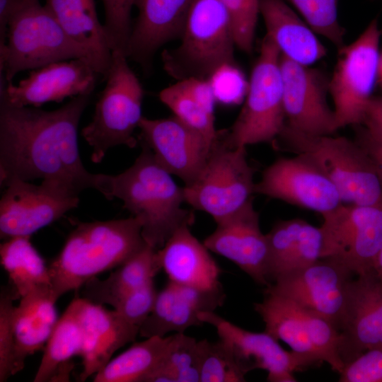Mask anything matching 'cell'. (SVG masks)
Here are the masks:
<instances>
[{
    "label": "cell",
    "mask_w": 382,
    "mask_h": 382,
    "mask_svg": "<svg viewBox=\"0 0 382 382\" xmlns=\"http://www.w3.org/2000/svg\"><path fill=\"white\" fill-rule=\"evenodd\" d=\"M90 94L74 97L53 110L18 107L0 100V176L3 185L13 179H42V183L79 197L97 189L98 174L81 160L78 127Z\"/></svg>",
    "instance_id": "1"
},
{
    "label": "cell",
    "mask_w": 382,
    "mask_h": 382,
    "mask_svg": "<svg viewBox=\"0 0 382 382\" xmlns=\"http://www.w3.org/2000/svg\"><path fill=\"white\" fill-rule=\"evenodd\" d=\"M134 163L116 175L99 174L97 190L105 197L118 198L123 207L141 222L145 242L156 250L179 228L191 226L192 211L183 207L180 187L146 146Z\"/></svg>",
    "instance_id": "2"
},
{
    "label": "cell",
    "mask_w": 382,
    "mask_h": 382,
    "mask_svg": "<svg viewBox=\"0 0 382 382\" xmlns=\"http://www.w3.org/2000/svg\"><path fill=\"white\" fill-rule=\"evenodd\" d=\"M141 222L135 217L80 223L48 266L58 299L98 274L117 267L146 244Z\"/></svg>",
    "instance_id": "3"
},
{
    "label": "cell",
    "mask_w": 382,
    "mask_h": 382,
    "mask_svg": "<svg viewBox=\"0 0 382 382\" xmlns=\"http://www.w3.org/2000/svg\"><path fill=\"white\" fill-rule=\"evenodd\" d=\"M273 145L310 160L333 183L342 203L382 205V187L375 166L355 140L308 134L285 124Z\"/></svg>",
    "instance_id": "4"
},
{
    "label": "cell",
    "mask_w": 382,
    "mask_h": 382,
    "mask_svg": "<svg viewBox=\"0 0 382 382\" xmlns=\"http://www.w3.org/2000/svg\"><path fill=\"white\" fill-rule=\"evenodd\" d=\"M180 38L161 54L163 69L177 81H209L223 66L236 65L233 25L221 0H194Z\"/></svg>",
    "instance_id": "5"
},
{
    "label": "cell",
    "mask_w": 382,
    "mask_h": 382,
    "mask_svg": "<svg viewBox=\"0 0 382 382\" xmlns=\"http://www.w3.org/2000/svg\"><path fill=\"white\" fill-rule=\"evenodd\" d=\"M82 57L91 61L88 52L67 35L40 0H21L0 48L1 84L13 82L23 71Z\"/></svg>",
    "instance_id": "6"
},
{
    "label": "cell",
    "mask_w": 382,
    "mask_h": 382,
    "mask_svg": "<svg viewBox=\"0 0 382 382\" xmlns=\"http://www.w3.org/2000/svg\"><path fill=\"white\" fill-rule=\"evenodd\" d=\"M281 53L265 35L252 69L244 103L229 129L219 131L218 138L231 148L272 143L285 125Z\"/></svg>",
    "instance_id": "7"
},
{
    "label": "cell",
    "mask_w": 382,
    "mask_h": 382,
    "mask_svg": "<svg viewBox=\"0 0 382 382\" xmlns=\"http://www.w3.org/2000/svg\"><path fill=\"white\" fill-rule=\"evenodd\" d=\"M127 55L112 51L106 83L96 103L92 120L81 134L92 148L91 160L97 163L113 146L133 148L134 137L142 118L143 87L127 62Z\"/></svg>",
    "instance_id": "8"
},
{
    "label": "cell",
    "mask_w": 382,
    "mask_h": 382,
    "mask_svg": "<svg viewBox=\"0 0 382 382\" xmlns=\"http://www.w3.org/2000/svg\"><path fill=\"white\" fill-rule=\"evenodd\" d=\"M254 176L246 147H228L217 135L199 174L183 186L185 204L208 214L218 224L253 200Z\"/></svg>",
    "instance_id": "9"
},
{
    "label": "cell",
    "mask_w": 382,
    "mask_h": 382,
    "mask_svg": "<svg viewBox=\"0 0 382 382\" xmlns=\"http://www.w3.org/2000/svg\"><path fill=\"white\" fill-rule=\"evenodd\" d=\"M379 41L378 21L374 19L354 42L338 50L329 81L337 130L363 121L378 74Z\"/></svg>",
    "instance_id": "10"
},
{
    "label": "cell",
    "mask_w": 382,
    "mask_h": 382,
    "mask_svg": "<svg viewBox=\"0 0 382 382\" xmlns=\"http://www.w3.org/2000/svg\"><path fill=\"white\" fill-rule=\"evenodd\" d=\"M323 257H333L355 275L373 271L382 246V205L342 203L321 214Z\"/></svg>",
    "instance_id": "11"
},
{
    "label": "cell",
    "mask_w": 382,
    "mask_h": 382,
    "mask_svg": "<svg viewBox=\"0 0 382 382\" xmlns=\"http://www.w3.org/2000/svg\"><path fill=\"white\" fill-rule=\"evenodd\" d=\"M354 274L339 260L323 257L280 276L265 288L323 316L340 330Z\"/></svg>",
    "instance_id": "12"
},
{
    "label": "cell",
    "mask_w": 382,
    "mask_h": 382,
    "mask_svg": "<svg viewBox=\"0 0 382 382\" xmlns=\"http://www.w3.org/2000/svg\"><path fill=\"white\" fill-rule=\"evenodd\" d=\"M255 194L320 214L342 203L328 178L307 158L296 154L279 158L265 168L255 183Z\"/></svg>",
    "instance_id": "13"
},
{
    "label": "cell",
    "mask_w": 382,
    "mask_h": 382,
    "mask_svg": "<svg viewBox=\"0 0 382 382\" xmlns=\"http://www.w3.org/2000/svg\"><path fill=\"white\" fill-rule=\"evenodd\" d=\"M280 69L285 124L308 134H333L337 129L327 102L330 79L321 70L282 55Z\"/></svg>",
    "instance_id": "14"
},
{
    "label": "cell",
    "mask_w": 382,
    "mask_h": 382,
    "mask_svg": "<svg viewBox=\"0 0 382 382\" xmlns=\"http://www.w3.org/2000/svg\"><path fill=\"white\" fill-rule=\"evenodd\" d=\"M0 201V236L8 239L30 236L76 208L79 197L41 183L13 179L4 185Z\"/></svg>",
    "instance_id": "15"
},
{
    "label": "cell",
    "mask_w": 382,
    "mask_h": 382,
    "mask_svg": "<svg viewBox=\"0 0 382 382\" xmlns=\"http://www.w3.org/2000/svg\"><path fill=\"white\" fill-rule=\"evenodd\" d=\"M199 318L204 323L215 328L219 340L227 346L246 374L253 369H263L267 372V381L295 382L294 373L309 367L301 357L284 349L278 340L265 331L245 330L214 311L201 312Z\"/></svg>",
    "instance_id": "16"
},
{
    "label": "cell",
    "mask_w": 382,
    "mask_h": 382,
    "mask_svg": "<svg viewBox=\"0 0 382 382\" xmlns=\"http://www.w3.org/2000/svg\"><path fill=\"white\" fill-rule=\"evenodd\" d=\"M99 76L86 57L56 62L30 70L17 84H1L0 100L18 107L59 103L68 97L91 95Z\"/></svg>",
    "instance_id": "17"
},
{
    "label": "cell",
    "mask_w": 382,
    "mask_h": 382,
    "mask_svg": "<svg viewBox=\"0 0 382 382\" xmlns=\"http://www.w3.org/2000/svg\"><path fill=\"white\" fill-rule=\"evenodd\" d=\"M203 243L212 253L233 262L257 284L265 287L270 284L267 238L260 228L253 200L216 224Z\"/></svg>",
    "instance_id": "18"
},
{
    "label": "cell",
    "mask_w": 382,
    "mask_h": 382,
    "mask_svg": "<svg viewBox=\"0 0 382 382\" xmlns=\"http://www.w3.org/2000/svg\"><path fill=\"white\" fill-rule=\"evenodd\" d=\"M139 128L142 145L184 185L191 183L204 166L213 144L175 116L142 117Z\"/></svg>",
    "instance_id": "19"
},
{
    "label": "cell",
    "mask_w": 382,
    "mask_h": 382,
    "mask_svg": "<svg viewBox=\"0 0 382 382\" xmlns=\"http://www.w3.org/2000/svg\"><path fill=\"white\" fill-rule=\"evenodd\" d=\"M348 286L340 325V355L345 366L367 349L382 347V282L374 271Z\"/></svg>",
    "instance_id": "20"
},
{
    "label": "cell",
    "mask_w": 382,
    "mask_h": 382,
    "mask_svg": "<svg viewBox=\"0 0 382 382\" xmlns=\"http://www.w3.org/2000/svg\"><path fill=\"white\" fill-rule=\"evenodd\" d=\"M83 336L80 357L83 370L81 381L100 371L113 354L133 342L139 328L126 321L115 310L83 298L73 299Z\"/></svg>",
    "instance_id": "21"
},
{
    "label": "cell",
    "mask_w": 382,
    "mask_h": 382,
    "mask_svg": "<svg viewBox=\"0 0 382 382\" xmlns=\"http://www.w3.org/2000/svg\"><path fill=\"white\" fill-rule=\"evenodd\" d=\"M226 299L223 287L202 289L168 281L158 291L153 309L139 328V335L147 338L183 333L192 326L204 323L199 313L214 311Z\"/></svg>",
    "instance_id": "22"
},
{
    "label": "cell",
    "mask_w": 382,
    "mask_h": 382,
    "mask_svg": "<svg viewBox=\"0 0 382 382\" xmlns=\"http://www.w3.org/2000/svg\"><path fill=\"white\" fill-rule=\"evenodd\" d=\"M193 1L137 0L138 13L127 47V58L149 71L156 52L180 37Z\"/></svg>",
    "instance_id": "23"
},
{
    "label": "cell",
    "mask_w": 382,
    "mask_h": 382,
    "mask_svg": "<svg viewBox=\"0 0 382 382\" xmlns=\"http://www.w3.org/2000/svg\"><path fill=\"white\" fill-rule=\"evenodd\" d=\"M204 243L191 232L190 226L177 230L157 250L156 258L161 270L169 282L202 289L222 287L221 270Z\"/></svg>",
    "instance_id": "24"
},
{
    "label": "cell",
    "mask_w": 382,
    "mask_h": 382,
    "mask_svg": "<svg viewBox=\"0 0 382 382\" xmlns=\"http://www.w3.org/2000/svg\"><path fill=\"white\" fill-rule=\"evenodd\" d=\"M57 300L51 286L36 288L20 298L13 316V375L23 369L28 356L45 347L58 320Z\"/></svg>",
    "instance_id": "25"
},
{
    "label": "cell",
    "mask_w": 382,
    "mask_h": 382,
    "mask_svg": "<svg viewBox=\"0 0 382 382\" xmlns=\"http://www.w3.org/2000/svg\"><path fill=\"white\" fill-rule=\"evenodd\" d=\"M266 35L281 55L306 66L323 58L327 53L316 33L302 21L284 0H259Z\"/></svg>",
    "instance_id": "26"
},
{
    "label": "cell",
    "mask_w": 382,
    "mask_h": 382,
    "mask_svg": "<svg viewBox=\"0 0 382 382\" xmlns=\"http://www.w3.org/2000/svg\"><path fill=\"white\" fill-rule=\"evenodd\" d=\"M45 6L67 35L88 52L94 69L105 79L112 50L98 19L95 1L45 0Z\"/></svg>",
    "instance_id": "27"
},
{
    "label": "cell",
    "mask_w": 382,
    "mask_h": 382,
    "mask_svg": "<svg viewBox=\"0 0 382 382\" xmlns=\"http://www.w3.org/2000/svg\"><path fill=\"white\" fill-rule=\"evenodd\" d=\"M159 99L173 116L214 144L218 135L214 125L216 100L209 81L193 78L178 81L163 89Z\"/></svg>",
    "instance_id": "28"
},
{
    "label": "cell",
    "mask_w": 382,
    "mask_h": 382,
    "mask_svg": "<svg viewBox=\"0 0 382 382\" xmlns=\"http://www.w3.org/2000/svg\"><path fill=\"white\" fill-rule=\"evenodd\" d=\"M254 308L265 323V331L286 343L309 366L323 362L311 342L299 306L265 288L262 301Z\"/></svg>",
    "instance_id": "29"
},
{
    "label": "cell",
    "mask_w": 382,
    "mask_h": 382,
    "mask_svg": "<svg viewBox=\"0 0 382 382\" xmlns=\"http://www.w3.org/2000/svg\"><path fill=\"white\" fill-rule=\"evenodd\" d=\"M157 250L147 243L116 267L105 279L95 277L83 285V298L96 303L111 305L125 294L154 281L161 269Z\"/></svg>",
    "instance_id": "30"
},
{
    "label": "cell",
    "mask_w": 382,
    "mask_h": 382,
    "mask_svg": "<svg viewBox=\"0 0 382 382\" xmlns=\"http://www.w3.org/2000/svg\"><path fill=\"white\" fill-rule=\"evenodd\" d=\"M83 336L75 304L72 301L48 338L33 381H68L73 369L71 360L80 356Z\"/></svg>",
    "instance_id": "31"
},
{
    "label": "cell",
    "mask_w": 382,
    "mask_h": 382,
    "mask_svg": "<svg viewBox=\"0 0 382 382\" xmlns=\"http://www.w3.org/2000/svg\"><path fill=\"white\" fill-rule=\"evenodd\" d=\"M171 335L151 337L134 343L111 359L93 378L94 382H146L159 366L168 349Z\"/></svg>",
    "instance_id": "32"
},
{
    "label": "cell",
    "mask_w": 382,
    "mask_h": 382,
    "mask_svg": "<svg viewBox=\"0 0 382 382\" xmlns=\"http://www.w3.org/2000/svg\"><path fill=\"white\" fill-rule=\"evenodd\" d=\"M0 256L10 286L19 298L36 288L51 286L49 267L30 242V236L6 239L1 244Z\"/></svg>",
    "instance_id": "33"
},
{
    "label": "cell",
    "mask_w": 382,
    "mask_h": 382,
    "mask_svg": "<svg viewBox=\"0 0 382 382\" xmlns=\"http://www.w3.org/2000/svg\"><path fill=\"white\" fill-rule=\"evenodd\" d=\"M197 342L185 332L171 335L162 362L146 382H200Z\"/></svg>",
    "instance_id": "34"
},
{
    "label": "cell",
    "mask_w": 382,
    "mask_h": 382,
    "mask_svg": "<svg viewBox=\"0 0 382 382\" xmlns=\"http://www.w3.org/2000/svg\"><path fill=\"white\" fill-rule=\"evenodd\" d=\"M197 350L200 382L245 381L246 374L221 340H199Z\"/></svg>",
    "instance_id": "35"
},
{
    "label": "cell",
    "mask_w": 382,
    "mask_h": 382,
    "mask_svg": "<svg viewBox=\"0 0 382 382\" xmlns=\"http://www.w3.org/2000/svg\"><path fill=\"white\" fill-rule=\"evenodd\" d=\"M293 6L317 34L338 50L345 45V28L337 17L338 0H284Z\"/></svg>",
    "instance_id": "36"
},
{
    "label": "cell",
    "mask_w": 382,
    "mask_h": 382,
    "mask_svg": "<svg viewBox=\"0 0 382 382\" xmlns=\"http://www.w3.org/2000/svg\"><path fill=\"white\" fill-rule=\"evenodd\" d=\"M304 221L299 218L279 221L266 234L268 243V272L270 284L286 272Z\"/></svg>",
    "instance_id": "37"
},
{
    "label": "cell",
    "mask_w": 382,
    "mask_h": 382,
    "mask_svg": "<svg viewBox=\"0 0 382 382\" xmlns=\"http://www.w3.org/2000/svg\"><path fill=\"white\" fill-rule=\"evenodd\" d=\"M300 308L311 342L320 359L323 362H327L333 371L340 374L345 364L340 355V330L323 316Z\"/></svg>",
    "instance_id": "38"
},
{
    "label": "cell",
    "mask_w": 382,
    "mask_h": 382,
    "mask_svg": "<svg viewBox=\"0 0 382 382\" xmlns=\"http://www.w3.org/2000/svg\"><path fill=\"white\" fill-rule=\"evenodd\" d=\"M137 0H103V27L112 51L126 54L132 23L131 12Z\"/></svg>",
    "instance_id": "39"
},
{
    "label": "cell",
    "mask_w": 382,
    "mask_h": 382,
    "mask_svg": "<svg viewBox=\"0 0 382 382\" xmlns=\"http://www.w3.org/2000/svg\"><path fill=\"white\" fill-rule=\"evenodd\" d=\"M231 19L236 45L246 53L253 49L260 14L259 0H221Z\"/></svg>",
    "instance_id": "40"
},
{
    "label": "cell",
    "mask_w": 382,
    "mask_h": 382,
    "mask_svg": "<svg viewBox=\"0 0 382 382\" xmlns=\"http://www.w3.org/2000/svg\"><path fill=\"white\" fill-rule=\"evenodd\" d=\"M20 299L11 286H4L0 294V382L13 376L14 333L13 301Z\"/></svg>",
    "instance_id": "41"
},
{
    "label": "cell",
    "mask_w": 382,
    "mask_h": 382,
    "mask_svg": "<svg viewBox=\"0 0 382 382\" xmlns=\"http://www.w3.org/2000/svg\"><path fill=\"white\" fill-rule=\"evenodd\" d=\"M157 294L154 281H151L118 298L110 306L126 321L140 328L151 313Z\"/></svg>",
    "instance_id": "42"
},
{
    "label": "cell",
    "mask_w": 382,
    "mask_h": 382,
    "mask_svg": "<svg viewBox=\"0 0 382 382\" xmlns=\"http://www.w3.org/2000/svg\"><path fill=\"white\" fill-rule=\"evenodd\" d=\"M323 247V238L320 227L314 226L305 221L284 274L308 266L322 258Z\"/></svg>",
    "instance_id": "43"
},
{
    "label": "cell",
    "mask_w": 382,
    "mask_h": 382,
    "mask_svg": "<svg viewBox=\"0 0 382 382\" xmlns=\"http://www.w3.org/2000/svg\"><path fill=\"white\" fill-rule=\"evenodd\" d=\"M340 382H382V347L367 349L347 364Z\"/></svg>",
    "instance_id": "44"
},
{
    "label": "cell",
    "mask_w": 382,
    "mask_h": 382,
    "mask_svg": "<svg viewBox=\"0 0 382 382\" xmlns=\"http://www.w3.org/2000/svg\"><path fill=\"white\" fill-rule=\"evenodd\" d=\"M216 100L225 103H237L246 94L248 85L236 65H228L219 69L209 80Z\"/></svg>",
    "instance_id": "45"
},
{
    "label": "cell",
    "mask_w": 382,
    "mask_h": 382,
    "mask_svg": "<svg viewBox=\"0 0 382 382\" xmlns=\"http://www.w3.org/2000/svg\"><path fill=\"white\" fill-rule=\"evenodd\" d=\"M361 129L382 142V97H371L365 110Z\"/></svg>",
    "instance_id": "46"
},
{
    "label": "cell",
    "mask_w": 382,
    "mask_h": 382,
    "mask_svg": "<svg viewBox=\"0 0 382 382\" xmlns=\"http://www.w3.org/2000/svg\"><path fill=\"white\" fill-rule=\"evenodd\" d=\"M355 141L371 159L382 187V142L371 137L361 129L358 132Z\"/></svg>",
    "instance_id": "47"
},
{
    "label": "cell",
    "mask_w": 382,
    "mask_h": 382,
    "mask_svg": "<svg viewBox=\"0 0 382 382\" xmlns=\"http://www.w3.org/2000/svg\"><path fill=\"white\" fill-rule=\"evenodd\" d=\"M373 271L382 282V246L380 248L374 265Z\"/></svg>",
    "instance_id": "48"
},
{
    "label": "cell",
    "mask_w": 382,
    "mask_h": 382,
    "mask_svg": "<svg viewBox=\"0 0 382 382\" xmlns=\"http://www.w3.org/2000/svg\"><path fill=\"white\" fill-rule=\"evenodd\" d=\"M378 76L380 77V79L382 81V54L380 55Z\"/></svg>",
    "instance_id": "49"
}]
</instances>
